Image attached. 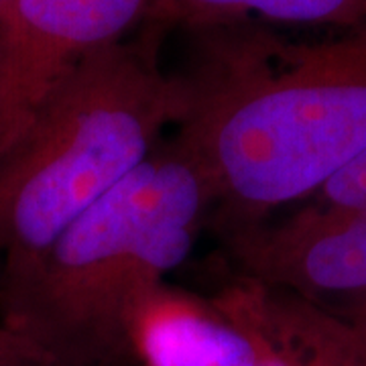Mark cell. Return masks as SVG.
Segmentation results:
<instances>
[{
  "instance_id": "6da1fadb",
  "label": "cell",
  "mask_w": 366,
  "mask_h": 366,
  "mask_svg": "<svg viewBox=\"0 0 366 366\" xmlns=\"http://www.w3.org/2000/svg\"><path fill=\"white\" fill-rule=\"evenodd\" d=\"M189 33L173 141L208 182L214 228L305 202L366 147V25L320 41L257 21Z\"/></svg>"
},
{
  "instance_id": "7a4b0ae2",
  "label": "cell",
  "mask_w": 366,
  "mask_h": 366,
  "mask_svg": "<svg viewBox=\"0 0 366 366\" xmlns=\"http://www.w3.org/2000/svg\"><path fill=\"white\" fill-rule=\"evenodd\" d=\"M212 212L208 182L171 139L79 214L19 279L0 285V322L64 366H129L134 307L192 252Z\"/></svg>"
},
{
  "instance_id": "3957f363",
  "label": "cell",
  "mask_w": 366,
  "mask_h": 366,
  "mask_svg": "<svg viewBox=\"0 0 366 366\" xmlns=\"http://www.w3.org/2000/svg\"><path fill=\"white\" fill-rule=\"evenodd\" d=\"M161 39L137 29L92 53L0 161V285L19 279L69 224L161 144L182 117V84Z\"/></svg>"
},
{
  "instance_id": "277c9868",
  "label": "cell",
  "mask_w": 366,
  "mask_h": 366,
  "mask_svg": "<svg viewBox=\"0 0 366 366\" xmlns=\"http://www.w3.org/2000/svg\"><path fill=\"white\" fill-rule=\"evenodd\" d=\"M149 0L0 2V161L92 53L127 39Z\"/></svg>"
},
{
  "instance_id": "5b68a950",
  "label": "cell",
  "mask_w": 366,
  "mask_h": 366,
  "mask_svg": "<svg viewBox=\"0 0 366 366\" xmlns=\"http://www.w3.org/2000/svg\"><path fill=\"white\" fill-rule=\"evenodd\" d=\"M214 230L240 279L322 307L330 300L344 307L366 297V212L303 202L287 218Z\"/></svg>"
},
{
  "instance_id": "8992f818",
  "label": "cell",
  "mask_w": 366,
  "mask_h": 366,
  "mask_svg": "<svg viewBox=\"0 0 366 366\" xmlns=\"http://www.w3.org/2000/svg\"><path fill=\"white\" fill-rule=\"evenodd\" d=\"M212 301L250 338L254 366H366V346L356 330L317 303L247 279Z\"/></svg>"
},
{
  "instance_id": "52a82bcc",
  "label": "cell",
  "mask_w": 366,
  "mask_h": 366,
  "mask_svg": "<svg viewBox=\"0 0 366 366\" xmlns=\"http://www.w3.org/2000/svg\"><path fill=\"white\" fill-rule=\"evenodd\" d=\"M127 338L141 366H254L244 330L212 300L161 283L131 314Z\"/></svg>"
},
{
  "instance_id": "ba28073f",
  "label": "cell",
  "mask_w": 366,
  "mask_h": 366,
  "mask_svg": "<svg viewBox=\"0 0 366 366\" xmlns=\"http://www.w3.org/2000/svg\"><path fill=\"white\" fill-rule=\"evenodd\" d=\"M242 21L342 31L366 25V0H149L141 29L163 41L175 29L189 33Z\"/></svg>"
},
{
  "instance_id": "9c48e42d",
  "label": "cell",
  "mask_w": 366,
  "mask_h": 366,
  "mask_svg": "<svg viewBox=\"0 0 366 366\" xmlns=\"http://www.w3.org/2000/svg\"><path fill=\"white\" fill-rule=\"evenodd\" d=\"M305 202L366 212V147Z\"/></svg>"
},
{
  "instance_id": "30bf717a",
  "label": "cell",
  "mask_w": 366,
  "mask_h": 366,
  "mask_svg": "<svg viewBox=\"0 0 366 366\" xmlns=\"http://www.w3.org/2000/svg\"><path fill=\"white\" fill-rule=\"evenodd\" d=\"M0 366H64L41 342L0 322Z\"/></svg>"
},
{
  "instance_id": "8fae6325",
  "label": "cell",
  "mask_w": 366,
  "mask_h": 366,
  "mask_svg": "<svg viewBox=\"0 0 366 366\" xmlns=\"http://www.w3.org/2000/svg\"><path fill=\"white\" fill-rule=\"evenodd\" d=\"M336 314H340L356 330V334L360 336V340L365 342L366 346V297L344 305Z\"/></svg>"
},
{
  "instance_id": "7c38bea8",
  "label": "cell",
  "mask_w": 366,
  "mask_h": 366,
  "mask_svg": "<svg viewBox=\"0 0 366 366\" xmlns=\"http://www.w3.org/2000/svg\"><path fill=\"white\" fill-rule=\"evenodd\" d=\"M0 2H4V0H0Z\"/></svg>"
}]
</instances>
